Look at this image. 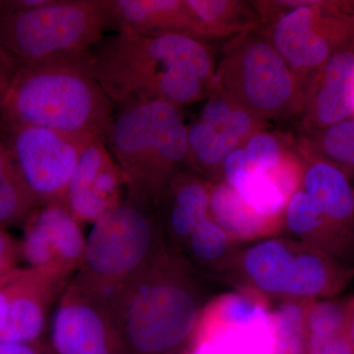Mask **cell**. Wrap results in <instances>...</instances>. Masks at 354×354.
Here are the masks:
<instances>
[{
    "label": "cell",
    "instance_id": "17",
    "mask_svg": "<svg viewBox=\"0 0 354 354\" xmlns=\"http://www.w3.org/2000/svg\"><path fill=\"white\" fill-rule=\"evenodd\" d=\"M309 118L321 130L354 116V48L334 53L317 70Z\"/></svg>",
    "mask_w": 354,
    "mask_h": 354
},
{
    "label": "cell",
    "instance_id": "15",
    "mask_svg": "<svg viewBox=\"0 0 354 354\" xmlns=\"http://www.w3.org/2000/svg\"><path fill=\"white\" fill-rule=\"evenodd\" d=\"M209 189L211 183L183 169L158 193L153 207L169 252L181 255L191 234L209 216Z\"/></svg>",
    "mask_w": 354,
    "mask_h": 354
},
{
    "label": "cell",
    "instance_id": "7",
    "mask_svg": "<svg viewBox=\"0 0 354 354\" xmlns=\"http://www.w3.org/2000/svg\"><path fill=\"white\" fill-rule=\"evenodd\" d=\"M227 99L255 118H276L290 111L298 99L293 69L272 41L247 39L223 60L211 83Z\"/></svg>",
    "mask_w": 354,
    "mask_h": 354
},
{
    "label": "cell",
    "instance_id": "27",
    "mask_svg": "<svg viewBox=\"0 0 354 354\" xmlns=\"http://www.w3.org/2000/svg\"><path fill=\"white\" fill-rule=\"evenodd\" d=\"M245 151L253 167L263 171H272L285 158L278 139L270 133H254L247 141Z\"/></svg>",
    "mask_w": 354,
    "mask_h": 354
},
{
    "label": "cell",
    "instance_id": "29",
    "mask_svg": "<svg viewBox=\"0 0 354 354\" xmlns=\"http://www.w3.org/2000/svg\"><path fill=\"white\" fill-rule=\"evenodd\" d=\"M21 259L19 242L0 227V276L17 269L18 261Z\"/></svg>",
    "mask_w": 354,
    "mask_h": 354
},
{
    "label": "cell",
    "instance_id": "33",
    "mask_svg": "<svg viewBox=\"0 0 354 354\" xmlns=\"http://www.w3.org/2000/svg\"><path fill=\"white\" fill-rule=\"evenodd\" d=\"M18 269H19V268H17V269L14 270L12 272H8V274H3V276H0V286L3 285L6 281H8V279H10L14 274H15Z\"/></svg>",
    "mask_w": 354,
    "mask_h": 354
},
{
    "label": "cell",
    "instance_id": "31",
    "mask_svg": "<svg viewBox=\"0 0 354 354\" xmlns=\"http://www.w3.org/2000/svg\"><path fill=\"white\" fill-rule=\"evenodd\" d=\"M0 354H50V351L41 342L31 344L0 342Z\"/></svg>",
    "mask_w": 354,
    "mask_h": 354
},
{
    "label": "cell",
    "instance_id": "32",
    "mask_svg": "<svg viewBox=\"0 0 354 354\" xmlns=\"http://www.w3.org/2000/svg\"><path fill=\"white\" fill-rule=\"evenodd\" d=\"M348 329L354 348V297L348 298Z\"/></svg>",
    "mask_w": 354,
    "mask_h": 354
},
{
    "label": "cell",
    "instance_id": "2",
    "mask_svg": "<svg viewBox=\"0 0 354 354\" xmlns=\"http://www.w3.org/2000/svg\"><path fill=\"white\" fill-rule=\"evenodd\" d=\"M204 279L167 251L109 304L124 354H186L209 297Z\"/></svg>",
    "mask_w": 354,
    "mask_h": 354
},
{
    "label": "cell",
    "instance_id": "13",
    "mask_svg": "<svg viewBox=\"0 0 354 354\" xmlns=\"http://www.w3.org/2000/svg\"><path fill=\"white\" fill-rule=\"evenodd\" d=\"M82 225L64 205L39 206L23 225L21 259L28 267L72 278L86 248Z\"/></svg>",
    "mask_w": 354,
    "mask_h": 354
},
{
    "label": "cell",
    "instance_id": "23",
    "mask_svg": "<svg viewBox=\"0 0 354 354\" xmlns=\"http://www.w3.org/2000/svg\"><path fill=\"white\" fill-rule=\"evenodd\" d=\"M38 207L10 148L0 135V227L24 225Z\"/></svg>",
    "mask_w": 354,
    "mask_h": 354
},
{
    "label": "cell",
    "instance_id": "24",
    "mask_svg": "<svg viewBox=\"0 0 354 354\" xmlns=\"http://www.w3.org/2000/svg\"><path fill=\"white\" fill-rule=\"evenodd\" d=\"M225 183L232 186L241 199L260 216L283 221V214L290 200L271 172L260 171L251 164Z\"/></svg>",
    "mask_w": 354,
    "mask_h": 354
},
{
    "label": "cell",
    "instance_id": "21",
    "mask_svg": "<svg viewBox=\"0 0 354 354\" xmlns=\"http://www.w3.org/2000/svg\"><path fill=\"white\" fill-rule=\"evenodd\" d=\"M305 328L307 354H354L348 329V298L309 302Z\"/></svg>",
    "mask_w": 354,
    "mask_h": 354
},
{
    "label": "cell",
    "instance_id": "22",
    "mask_svg": "<svg viewBox=\"0 0 354 354\" xmlns=\"http://www.w3.org/2000/svg\"><path fill=\"white\" fill-rule=\"evenodd\" d=\"M241 244L209 216L203 218L183 247L181 256L201 276L223 279L234 264Z\"/></svg>",
    "mask_w": 354,
    "mask_h": 354
},
{
    "label": "cell",
    "instance_id": "26",
    "mask_svg": "<svg viewBox=\"0 0 354 354\" xmlns=\"http://www.w3.org/2000/svg\"><path fill=\"white\" fill-rule=\"evenodd\" d=\"M318 146L319 158L335 165L354 180V116L323 129Z\"/></svg>",
    "mask_w": 354,
    "mask_h": 354
},
{
    "label": "cell",
    "instance_id": "34",
    "mask_svg": "<svg viewBox=\"0 0 354 354\" xmlns=\"http://www.w3.org/2000/svg\"><path fill=\"white\" fill-rule=\"evenodd\" d=\"M50 354H51V353H50Z\"/></svg>",
    "mask_w": 354,
    "mask_h": 354
},
{
    "label": "cell",
    "instance_id": "8",
    "mask_svg": "<svg viewBox=\"0 0 354 354\" xmlns=\"http://www.w3.org/2000/svg\"><path fill=\"white\" fill-rule=\"evenodd\" d=\"M272 306L250 290L211 297L186 354H272Z\"/></svg>",
    "mask_w": 354,
    "mask_h": 354
},
{
    "label": "cell",
    "instance_id": "1",
    "mask_svg": "<svg viewBox=\"0 0 354 354\" xmlns=\"http://www.w3.org/2000/svg\"><path fill=\"white\" fill-rule=\"evenodd\" d=\"M88 57L114 109L151 101L178 108L192 104L204 97L215 75L209 48L184 35L113 32Z\"/></svg>",
    "mask_w": 354,
    "mask_h": 354
},
{
    "label": "cell",
    "instance_id": "25",
    "mask_svg": "<svg viewBox=\"0 0 354 354\" xmlns=\"http://www.w3.org/2000/svg\"><path fill=\"white\" fill-rule=\"evenodd\" d=\"M308 304L285 300L272 306V354H307L305 315Z\"/></svg>",
    "mask_w": 354,
    "mask_h": 354
},
{
    "label": "cell",
    "instance_id": "18",
    "mask_svg": "<svg viewBox=\"0 0 354 354\" xmlns=\"http://www.w3.org/2000/svg\"><path fill=\"white\" fill-rule=\"evenodd\" d=\"M301 188L330 225L354 246V185L348 174L318 157L304 169Z\"/></svg>",
    "mask_w": 354,
    "mask_h": 354
},
{
    "label": "cell",
    "instance_id": "10",
    "mask_svg": "<svg viewBox=\"0 0 354 354\" xmlns=\"http://www.w3.org/2000/svg\"><path fill=\"white\" fill-rule=\"evenodd\" d=\"M0 135L10 148L39 207L50 204L66 207L70 181L84 144L90 138H77L34 127L0 128Z\"/></svg>",
    "mask_w": 354,
    "mask_h": 354
},
{
    "label": "cell",
    "instance_id": "5",
    "mask_svg": "<svg viewBox=\"0 0 354 354\" xmlns=\"http://www.w3.org/2000/svg\"><path fill=\"white\" fill-rule=\"evenodd\" d=\"M167 251L153 205L125 198L93 223L73 279L109 305Z\"/></svg>",
    "mask_w": 354,
    "mask_h": 354
},
{
    "label": "cell",
    "instance_id": "9",
    "mask_svg": "<svg viewBox=\"0 0 354 354\" xmlns=\"http://www.w3.org/2000/svg\"><path fill=\"white\" fill-rule=\"evenodd\" d=\"M272 44L293 70H318L337 51L354 48V13L342 2L283 1Z\"/></svg>",
    "mask_w": 354,
    "mask_h": 354
},
{
    "label": "cell",
    "instance_id": "12",
    "mask_svg": "<svg viewBox=\"0 0 354 354\" xmlns=\"http://www.w3.org/2000/svg\"><path fill=\"white\" fill-rule=\"evenodd\" d=\"M72 278L34 268H19L0 286V342H41L51 307Z\"/></svg>",
    "mask_w": 354,
    "mask_h": 354
},
{
    "label": "cell",
    "instance_id": "16",
    "mask_svg": "<svg viewBox=\"0 0 354 354\" xmlns=\"http://www.w3.org/2000/svg\"><path fill=\"white\" fill-rule=\"evenodd\" d=\"M102 4L106 31L193 38L192 16L186 0H102Z\"/></svg>",
    "mask_w": 354,
    "mask_h": 354
},
{
    "label": "cell",
    "instance_id": "3",
    "mask_svg": "<svg viewBox=\"0 0 354 354\" xmlns=\"http://www.w3.org/2000/svg\"><path fill=\"white\" fill-rule=\"evenodd\" d=\"M88 53L20 67L0 104V128L41 127L77 138L106 139L114 109Z\"/></svg>",
    "mask_w": 354,
    "mask_h": 354
},
{
    "label": "cell",
    "instance_id": "28",
    "mask_svg": "<svg viewBox=\"0 0 354 354\" xmlns=\"http://www.w3.org/2000/svg\"><path fill=\"white\" fill-rule=\"evenodd\" d=\"M235 104L225 97L215 95L205 104L199 120L209 123L215 128L221 127L234 111Z\"/></svg>",
    "mask_w": 354,
    "mask_h": 354
},
{
    "label": "cell",
    "instance_id": "19",
    "mask_svg": "<svg viewBox=\"0 0 354 354\" xmlns=\"http://www.w3.org/2000/svg\"><path fill=\"white\" fill-rule=\"evenodd\" d=\"M283 232H290L295 241L318 249L342 264L354 267V246L330 225L302 188L286 205Z\"/></svg>",
    "mask_w": 354,
    "mask_h": 354
},
{
    "label": "cell",
    "instance_id": "30",
    "mask_svg": "<svg viewBox=\"0 0 354 354\" xmlns=\"http://www.w3.org/2000/svg\"><path fill=\"white\" fill-rule=\"evenodd\" d=\"M18 65L0 48V104L17 73Z\"/></svg>",
    "mask_w": 354,
    "mask_h": 354
},
{
    "label": "cell",
    "instance_id": "20",
    "mask_svg": "<svg viewBox=\"0 0 354 354\" xmlns=\"http://www.w3.org/2000/svg\"><path fill=\"white\" fill-rule=\"evenodd\" d=\"M209 216L241 245L283 232V221L264 218L254 212L223 180L211 183Z\"/></svg>",
    "mask_w": 354,
    "mask_h": 354
},
{
    "label": "cell",
    "instance_id": "4",
    "mask_svg": "<svg viewBox=\"0 0 354 354\" xmlns=\"http://www.w3.org/2000/svg\"><path fill=\"white\" fill-rule=\"evenodd\" d=\"M106 144L127 183V198L153 205L167 181L187 165L188 127L164 101L114 109Z\"/></svg>",
    "mask_w": 354,
    "mask_h": 354
},
{
    "label": "cell",
    "instance_id": "11",
    "mask_svg": "<svg viewBox=\"0 0 354 354\" xmlns=\"http://www.w3.org/2000/svg\"><path fill=\"white\" fill-rule=\"evenodd\" d=\"M51 354H124L111 307L72 278L55 305Z\"/></svg>",
    "mask_w": 354,
    "mask_h": 354
},
{
    "label": "cell",
    "instance_id": "6",
    "mask_svg": "<svg viewBox=\"0 0 354 354\" xmlns=\"http://www.w3.org/2000/svg\"><path fill=\"white\" fill-rule=\"evenodd\" d=\"M106 31L102 0H48L0 13V48L19 68L86 55Z\"/></svg>",
    "mask_w": 354,
    "mask_h": 354
},
{
    "label": "cell",
    "instance_id": "14",
    "mask_svg": "<svg viewBox=\"0 0 354 354\" xmlns=\"http://www.w3.org/2000/svg\"><path fill=\"white\" fill-rule=\"evenodd\" d=\"M127 198V183L106 141L90 138L84 144L70 181L66 207L81 225L94 223Z\"/></svg>",
    "mask_w": 354,
    "mask_h": 354
}]
</instances>
